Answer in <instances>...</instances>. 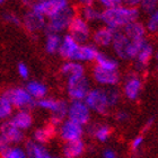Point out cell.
Here are the masks:
<instances>
[{"instance_id":"7bdbcfd3","label":"cell","mask_w":158,"mask_h":158,"mask_svg":"<svg viewBox=\"0 0 158 158\" xmlns=\"http://www.w3.org/2000/svg\"><path fill=\"white\" fill-rule=\"evenodd\" d=\"M76 1L80 5V7H82L87 6V5H93V3H95L96 0H76Z\"/></svg>"},{"instance_id":"f35d334b","label":"cell","mask_w":158,"mask_h":158,"mask_svg":"<svg viewBox=\"0 0 158 158\" xmlns=\"http://www.w3.org/2000/svg\"><path fill=\"white\" fill-rule=\"evenodd\" d=\"M11 146L13 145H11L5 137H2V135H0V156H1V157L8 152V149H9Z\"/></svg>"},{"instance_id":"d6a6232c","label":"cell","mask_w":158,"mask_h":158,"mask_svg":"<svg viewBox=\"0 0 158 158\" xmlns=\"http://www.w3.org/2000/svg\"><path fill=\"white\" fill-rule=\"evenodd\" d=\"M1 158H28L25 149L18 146H11L8 152L5 154Z\"/></svg>"},{"instance_id":"b9f144b4","label":"cell","mask_w":158,"mask_h":158,"mask_svg":"<svg viewBox=\"0 0 158 158\" xmlns=\"http://www.w3.org/2000/svg\"><path fill=\"white\" fill-rule=\"evenodd\" d=\"M142 0H122V3L125 5V6H129V7H137L138 8L140 6V3H141Z\"/></svg>"},{"instance_id":"e0dca14e","label":"cell","mask_w":158,"mask_h":158,"mask_svg":"<svg viewBox=\"0 0 158 158\" xmlns=\"http://www.w3.org/2000/svg\"><path fill=\"white\" fill-rule=\"evenodd\" d=\"M0 135L5 137L13 146L20 143L24 140V132L16 128L9 120L3 121L0 125Z\"/></svg>"},{"instance_id":"5b68a950","label":"cell","mask_w":158,"mask_h":158,"mask_svg":"<svg viewBox=\"0 0 158 158\" xmlns=\"http://www.w3.org/2000/svg\"><path fill=\"white\" fill-rule=\"evenodd\" d=\"M90 89V80L86 77V75L67 78L66 93L70 101H84Z\"/></svg>"},{"instance_id":"30bf717a","label":"cell","mask_w":158,"mask_h":158,"mask_svg":"<svg viewBox=\"0 0 158 158\" xmlns=\"http://www.w3.org/2000/svg\"><path fill=\"white\" fill-rule=\"evenodd\" d=\"M68 34L76 40L79 44L88 43V41L92 37L90 24L87 23L85 19H82L77 14L68 27Z\"/></svg>"},{"instance_id":"1f68e13d","label":"cell","mask_w":158,"mask_h":158,"mask_svg":"<svg viewBox=\"0 0 158 158\" xmlns=\"http://www.w3.org/2000/svg\"><path fill=\"white\" fill-rule=\"evenodd\" d=\"M145 27L147 33H158V8L156 10H154L152 13L148 14Z\"/></svg>"},{"instance_id":"9a60e30c","label":"cell","mask_w":158,"mask_h":158,"mask_svg":"<svg viewBox=\"0 0 158 158\" xmlns=\"http://www.w3.org/2000/svg\"><path fill=\"white\" fill-rule=\"evenodd\" d=\"M79 48H80V44L67 33L66 35L62 36V41H61V45H60L58 54L62 59H64V61H76Z\"/></svg>"},{"instance_id":"f546056e","label":"cell","mask_w":158,"mask_h":158,"mask_svg":"<svg viewBox=\"0 0 158 158\" xmlns=\"http://www.w3.org/2000/svg\"><path fill=\"white\" fill-rule=\"evenodd\" d=\"M88 130L93 138L99 142H106L111 137V133H112L111 128L107 124H104V123L92 124Z\"/></svg>"},{"instance_id":"52a82bcc","label":"cell","mask_w":158,"mask_h":158,"mask_svg":"<svg viewBox=\"0 0 158 158\" xmlns=\"http://www.w3.org/2000/svg\"><path fill=\"white\" fill-rule=\"evenodd\" d=\"M13 104L14 109L28 110L36 106V101L30 95L25 87H13L3 92Z\"/></svg>"},{"instance_id":"603a6c76","label":"cell","mask_w":158,"mask_h":158,"mask_svg":"<svg viewBox=\"0 0 158 158\" xmlns=\"http://www.w3.org/2000/svg\"><path fill=\"white\" fill-rule=\"evenodd\" d=\"M86 145L84 140H75V141L64 142L62 147V157L64 158H79L85 152Z\"/></svg>"},{"instance_id":"836d02e7","label":"cell","mask_w":158,"mask_h":158,"mask_svg":"<svg viewBox=\"0 0 158 158\" xmlns=\"http://www.w3.org/2000/svg\"><path fill=\"white\" fill-rule=\"evenodd\" d=\"M2 18L7 24H10L13 26H20L22 25V18L17 14L11 13V11H7L3 14Z\"/></svg>"},{"instance_id":"ee69618b","label":"cell","mask_w":158,"mask_h":158,"mask_svg":"<svg viewBox=\"0 0 158 158\" xmlns=\"http://www.w3.org/2000/svg\"><path fill=\"white\" fill-rule=\"evenodd\" d=\"M152 123H154V118H149L148 121L146 122V124H145V129H149L150 127L152 125Z\"/></svg>"},{"instance_id":"f6af8a7d","label":"cell","mask_w":158,"mask_h":158,"mask_svg":"<svg viewBox=\"0 0 158 158\" xmlns=\"http://www.w3.org/2000/svg\"><path fill=\"white\" fill-rule=\"evenodd\" d=\"M23 3H25V5H27V6H32L36 0H20Z\"/></svg>"},{"instance_id":"d4e9b609","label":"cell","mask_w":158,"mask_h":158,"mask_svg":"<svg viewBox=\"0 0 158 158\" xmlns=\"http://www.w3.org/2000/svg\"><path fill=\"white\" fill-rule=\"evenodd\" d=\"M25 152L28 158H54L44 145L31 140L25 146Z\"/></svg>"},{"instance_id":"44dd1931","label":"cell","mask_w":158,"mask_h":158,"mask_svg":"<svg viewBox=\"0 0 158 158\" xmlns=\"http://www.w3.org/2000/svg\"><path fill=\"white\" fill-rule=\"evenodd\" d=\"M99 50L97 46H95L93 43H85L80 44L78 54H77L76 61L80 63L85 62H95L96 58L98 56Z\"/></svg>"},{"instance_id":"4dcf8cb0","label":"cell","mask_w":158,"mask_h":158,"mask_svg":"<svg viewBox=\"0 0 158 158\" xmlns=\"http://www.w3.org/2000/svg\"><path fill=\"white\" fill-rule=\"evenodd\" d=\"M14 113V106L5 93L0 95V120H9Z\"/></svg>"},{"instance_id":"2e32d148","label":"cell","mask_w":158,"mask_h":158,"mask_svg":"<svg viewBox=\"0 0 158 158\" xmlns=\"http://www.w3.org/2000/svg\"><path fill=\"white\" fill-rule=\"evenodd\" d=\"M115 32L116 31L103 25V26L96 28L94 32H92L90 40H92L93 44L97 48H110L113 43Z\"/></svg>"},{"instance_id":"ffe728a7","label":"cell","mask_w":158,"mask_h":158,"mask_svg":"<svg viewBox=\"0 0 158 158\" xmlns=\"http://www.w3.org/2000/svg\"><path fill=\"white\" fill-rule=\"evenodd\" d=\"M123 33L127 35L128 39L131 41H146V35H147V31H146L145 24H142L139 20L132 22L129 25L121 30Z\"/></svg>"},{"instance_id":"f1b7e54d","label":"cell","mask_w":158,"mask_h":158,"mask_svg":"<svg viewBox=\"0 0 158 158\" xmlns=\"http://www.w3.org/2000/svg\"><path fill=\"white\" fill-rule=\"evenodd\" d=\"M62 41V35L58 33H52V32H46L45 41H44V49L48 54L54 56L58 54Z\"/></svg>"},{"instance_id":"ab89813d","label":"cell","mask_w":158,"mask_h":158,"mask_svg":"<svg viewBox=\"0 0 158 158\" xmlns=\"http://www.w3.org/2000/svg\"><path fill=\"white\" fill-rule=\"evenodd\" d=\"M129 118H130V114H129L127 111H123V110L118 111L115 114V120L118 122H120V123H124V122H127L129 120Z\"/></svg>"},{"instance_id":"ba28073f","label":"cell","mask_w":158,"mask_h":158,"mask_svg":"<svg viewBox=\"0 0 158 158\" xmlns=\"http://www.w3.org/2000/svg\"><path fill=\"white\" fill-rule=\"evenodd\" d=\"M67 118L85 127L90 122L92 111L89 110L85 101H70V103H68Z\"/></svg>"},{"instance_id":"4316f807","label":"cell","mask_w":158,"mask_h":158,"mask_svg":"<svg viewBox=\"0 0 158 158\" xmlns=\"http://www.w3.org/2000/svg\"><path fill=\"white\" fill-rule=\"evenodd\" d=\"M56 133V128H54L53 125L49 124L37 128L35 131L33 132V141L41 143V145H45L46 142H49L51 139L53 138V135Z\"/></svg>"},{"instance_id":"3957f363","label":"cell","mask_w":158,"mask_h":158,"mask_svg":"<svg viewBox=\"0 0 158 158\" xmlns=\"http://www.w3.org/2000/svg\"><path fill=\"white\" fill-rule=\"evenodd\" d=\"M146 41H131L122 31H116L111 48L115 53L116 58L127 61H133Z\"/></svg>"},{"instance_id":"e575fe53","label":"cell","mask_w":158,"mask_h":158,"mask_svg":"<svg viewBox=\"0 0 158 158\" xmlns=\"http://www.w3.org/2000/svg\"><path fill=\"white\" fill-rule=\"evenodd\" d=\"M158 8V0H142L139 9H141L142 11H145L147 14L152 13L154 10Z\"/></svg>"},{"instance_id":"7dc6e473","label":"cell","mask_w":158,"mask_h":158,"mask_svg":"<svg viewBox=\"0 0 158 158\" xmlns=\"http://www.w3.org/2000/svg\"><path fill=\"white\" fill-rule=\"evenodd\" d=\"M6 1H7V0H0V5H2V3H5Z\"/></svg>"},{"instance_id":"8992f818","label":"cell","mask_w":158,"mask_h":158,"mask_svg":"<svg viewBox=\"0 0 158 158\" xmlns=\"http://www.w3.org/2000/svg\"><path fill=\"white\" fill-rule=\"evenodd\" d=\"M76 15L77 14L75 9L70 5L62 11H60L56 15L46 19V32L61 34L64 31H68V27H69L71 20L73 19V17Z\"/></svg>"},{"instance_id":"d6986e66","label":"cell","mask_w":158,"mask_h":158,"mask_svg":"<svg viewBox=\"0 0 158 158\" xmlns=\"http://www.w3.org/2000/svg\"><path fill=\"white\" fill-rule=\"evenodd\" d=\"M154 54H155V50H154L152 44H150L148 41H146L143 43V45L141 46L140 51L138 52V54H137V56L135 58V60H133L137 69L139 70L145 69L146 67L149 64V62H150L152 58L154 56Z\"/></svg>"},{"instance_id":"5bb4252c","label":"cell","mask_w":158,"mask_h":158,"mask_svg":"<svg viewBox=\"0 0 158 158\" xmlns=\"http://www.w3.org/2000/svg\"><path fill=\"white\" fill-rule=\"evenodd\" d=\"M22 25L28 33H37L46 28V18L33 9H30L22 18Z\"/></svg>"},{"instance_id":"bcb514c9","label":"cell","mask_w":158,"mask_h":158,"mask_svg":"<svg viewBox=\"0 0 158 158\" xmlns=\"http://www.w3.org/2000/svg\"><path fill=\"white\" fill-rule=\"evenodd\" d=\"M155 56H156V60H157V62H158V51L155 52Z\"/></svg>"},{"instance_id":"6da1fadb","label":"cell","mask_w":158,"mask_h":158,"mask_svg":"<svg viewBox=\"0 0 158 158\" xmlns=\"http://www.w3.org/2000/svg\"><path fill=\"white\" fill-rule=\"evenodd\" d=\"M122 93L116 87H92L84 99L92 113L106 115L120 104Z\"/></svg>"},{"instance_id":"f907efd6","label":"cell","mask_w":158,"mask_h":158,"mask_svg":"<svg viewBox=\"0 0 158 158\" xmlns=\"http://www.w3.org/2000/svg\"><path fill=\"white\" fill-rule=\"evenodd\" d=\"M157 34H158V33H157Z\"/></svg>"},{"instance_id":"7a4b0ae2","label":"cell","mask_w":158,"mask_h":158,"mask_svg":"<svg viewBox=\"0 0 158 158\" xmlns=\"http://www.w3.org/2000/svg\"><path fill=\"white\" fill-rule=\"evenodd\" d=\"M139 17H140L139 8L129 7L122 3L112 8L103 9L101 23L104 26H107L114 31H121L132 22L139 20Z\"/></svg>"},{"instance_id":"60d3db41","label":"cell","mask_w":158,"mask_h":158,"mask_svg":"<svg viewBox=\"0 0 158 158\" xmlns=\"http://www.w3.org/2000/svg\"><path fill=\"white\" fill-rule=\"evenodd\" d=\"M102 157L103 158H118V152L111 148H106L103 150Z\"/></svg>"},{"instance_id":"cb8c5ba5","label":"cell","mask_w":158,"mask_h":158,"mask_svg":"<svg viewBox=\"0 0 158 158\" xmlns=\"http://www.w3.org/2000/svg\"><path fill=\"white\" fill-rule=\"evenodd\" d=\"M60 73L66 78L78 77L85 75V67L78 61H64L60 67Z\"/></svg>"},{"instance_id":"ac0fdd59","label":"cell","mask_w":158,"mask_h":158,"mask_svg":"<svg viewBox=\"0 0 158 158\" xmlns=\"http://www.w3.org/2000/svg\"><path fill=\"white\" fill-rule=\"evenodd\" d=\"M9 121L16 128H18L19 130H22L24 132L32 128L34 118L32 113L28 110H17L16 112L13 113V115L10 116Z\"/></svg>"},{"instance_id":"c3c4849f","label":"cell","mask_w":158,"mask_h":158,"mask_svg":"<svg viewBox=\"0 0 158 158\" xmlns=\"http://www.w3.org/2000/svg\"><path fill=\"white\" fill-rule=\"evenodd\" d=\"M54 158H64V157H54Z\"/></svg>"},{"instance_id":"83f0119b","label":"cell","mask_w":158,"mask_h":158,"mask_svg":"<svg viewBox=\"0 0 158 158\" xmlns=\"http://www.w3.org/2000/svg\"><path fill=\"white\" fill-rule=\"evenodd\" d=\"M25 88H26V90L30 93V95L35 101H39V99L46 97L48 96V92H49L48 86L44 82L39 81V80H30L26 84Z\"/></svg>"},{"instance_id":"484cf974","label":"cell","mask_w":158,"mask_h":158,"mask_svg":"<svg viewBox=\"0 0 158 158\" xmlns=\"http://www.w3.org/2000/svg\"><path fill=\"white\" fill-rule=\"evenodd\" d=\"M95 66L102 68V69L110 70V71H118L120 63H118L116 58L99 51L98 56L95 60Z\"/></svg>"},{"instance_id":"74e56055","label":"cell","mask_w":158,"mask_h":158,"mask_svg":"<svg viewBox=\"0 0 158 158\" xmlns=\"http://www.w3.org/2000/svg\"><path fill=\"white\" fill-rule=\"evenodd\" d=\"M143 141H145V139L142 135H137L133 138V140L131 141V149L133 152H139L140 149H141L142 145H143Z\"/></svg>"},{"instance_id":"8d00e7d4","label":"cell","mask_w":158,"mask_h":158,"mask_svg":"<svg viewBox=\"0 0 158 158\" xmlns=\"http://www.w3.org/2000/svg\"><path fill=\"white\" fill-rule=\"evenodd\" d=\"M17 73L22 79L26 80V79L30 78V68H28L26 63L19 62L17 64Z\"/></svg>"},{"instance_id":"681fc988","label":"cell","mask_w":158,"mask_h":158,"mask_svg":"<svg viewBox=\"0 0 158 158\" xmlns=\"http://www.w3.org/2000/svg\"><path fill=\"white\" fill-rule=\"evenodd\" d=\"M36 1H37V0H36Z\"/></svg>"},{"instance_id":"7c38bea8","label":"cell","mask_w":158,"mask_h":158,"mask_svg":"<svg viewBox=\"0 0 158 158\" xmlns=\"http://www.w3.org/2000/svg\"><path fill=\"white\" fill-rule=\"evenodd\" d=\"M56 133L62 141H75L82 139V135L85 133V128L69 118H64L61 122V124L56 128Z\"/></svg>"},{"instance_id":"d590c367","label":"cell","mask_w":158,"mask_h":158,"mask_svg":"<svg viewBox=\"0 0 158 158\" xmlns=\"http://www.w3.org/2000/svg\"><path fill=\"white\" fill-rule=\"evenodd\" d=\"M95 3H97V6H99L102 9H106L122 5V0H96Z\"/></svg>"},{"instance_id":"277c9868","label":"cell","mask_w":158,"mask_h":158,"mask_svg":"<svg viewBox=\"0 0 158 158\" xmlns=\"http://www.w3.org/2000/svg\"><path fill=\"white\" fill-rule=\"evenodd\" d=\"M36 106L40 109L48 111L51 113L50 116V124L54 128H58L61 122L67 118V111H68V103L64 99H59L56 97L46 96L44 98L36 101Z\"/></svg>"},{"instance_id":"4fadbf2b","label":"cell","mask_w":158,"mask_h":158,"mask_svg":"<svg viewBox=\"0 0 158 158\" xmlns=\"http://www.w3.org/2000/svg\"><path fill=\"white\" fill-rule=\"evenodd\" d=\"M93 80L98 85V87H116L121 81L120 71H110L95 66L92 71Z\"/></svg>"},{"instance_id":"8fae6325","label":"cell","mask_w":158,"mask_h":158,"mask_svg":"<svg viewBox=\"0 0 158 158\" xmlns=\"http://www.w3.org/2000/svg\"><path fill=\"white\" fill-rule=\"evenodd\" d=\"M142 87H143V81L138 73H128L122 82V96H124L128 101L133 102L139 98L142 92Z\"/></svg>"},{"instance_id":"9c48e42d","label":"cell","mask_w":158,"mask_h":158,"mask_svg":"<svg viewBox=\"0 0 158 158\" xmlns=\"http://www.w3.org/2000/svg\"><path fill=\"white\" fill-rule=\"evenodd\" d=\"M69 6V0H37L31 6V9L41 14L48 19Z\"/></svg>"},{"instance_id":"7402d4cb","label":"cell","mask_w":158,"mask_h":158,"mask_svg":"<svg viewBox=\"0 0 158 158\" xmlns=\"http://www.w3.org/2000/svg\"><path fill=\"white\" fill-rule=\"evenodd\" d=\"M102 10L101 7L97 6L96 3L82 6L79 10V16L82 19H85L88 24H96L101 23V17H102Z\"/></svg>"}]
</instances>
